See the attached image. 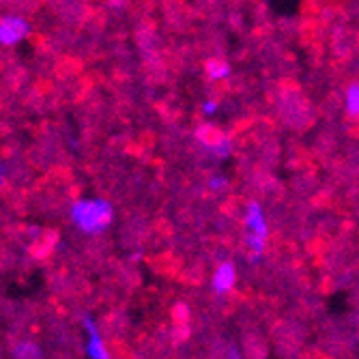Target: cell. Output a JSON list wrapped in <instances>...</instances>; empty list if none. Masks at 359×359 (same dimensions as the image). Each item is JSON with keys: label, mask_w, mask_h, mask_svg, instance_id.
Masks as SVG:
<instances>
[{"label": "cell", "mask_w": 359, "mask_h": 359, "mask_svg": "<svg viewBox=\"0 0 359 359\" xmlns=\"http://www.w3.org/2000/svg\"><path fill=\"white\" fill-rule=\"evenodd\" d=\"M69 219L82 235L97 237L110 228L114 207L106 198H78L69 209Z\"/></svg>", "instance_id": "6da1fadb"}, {"label": "cell", "mask_w": 359, "mask_h": 359, "mask_svg": "<svg viewBox=\"0 0 359 359\" xmlns=\"http://www.w3.org/2000/svg\"><path fill=\"white\" fill-rule=\"evenodd\" d=\"M243 226H245V248L250 252V258L256 263V260L265 256L267 243H269V224H267L265 209L260 207V203L250 201L245 205Z\"/></svg>", "instance_id": "7a4b0ae2"}, {"label": "cell", "mask_w": 359, "mask_h": 359, "mask_svg": "<svg viewBox=\"0 0 359 359\" xmlns=\"http://www.w3.org/2000/svg\"><path fill=\"white\" fill-rule=\"evenodd\" d=\"M194 138L198 144H203V149L209 153V157H213L215 161H226L228 157H233L235 153V142L233 138L219 132V129H213L211 125H198L194 132Z\"/></svg>", "instance_id": "3957f363"}, {"label": "cell", "mask_w": 359, "mask_h": 359, "mask_svg": "<svg viewBox=\"0 0 359 359\" xmlns=\"http://www.w3.org/2000/svg\"><path fill=\"white\" fill-rule=\"evenodd\" d=\"M32 26L26 18L22 15H5L3 22H0V43L5 48L18 46L24 39L30 37Z\"/></svg>", "instance_id": "277c9868"}, {"label": "cell", "mask_w": 359, "mask_h": 359, "mask_svg": "<svg viewBox=\"0 0 359 359\" xmlns=\"http://www.w3.org/2000/svg\"><path fill=\"white\" fill-rule=\"evenodd\" d=\"M82 330L86 334V355L90 359H108L110 357V351H108V344L104 340V336L100 334V327H97V323L93 316H82Z\"/></svg>", "instance_id": "5b68a950"}, {"label": "cell", "mask_w": 359, "mask_h": 359, "mask_svg": "<svg viewBox=\"0 0 359 359\" xmlns=\"http://www.w3.org/2000/svg\"><path fill=\"white\" fill-rule=\"evenodd\" d=\"M237 267L233 260H224L219 263L213 271V278H211V286H213V292L215 295H228V292H233L235 286H237Z\"/></svg>", "instance_id": "8992f818"}, {"label": "cell", "mask_w": 359, "mask_h": 359, "mask_svg": "<svg viewBox=\"0 0 359 359\" xmlns=\"http://www.w3.org/2000/svg\"><path fill=\"white\" fill-rule=\"evenodd\" d=\"M205 72H207V78L213 80V82H222L226 80L228 76H231V65H228L226 60H219V58H213V60H207L205 65Z\"/></svg>", "instance_id": "52a82bcc"}, {"label": "cell", "mask_w": 359, "mask_h": 359, "mask_svg": "<svg viewBox=\"0 0 359 359\" xmlns=\"http://www.w3.org/2000/svg\"><path fill=\"white\" fill-rule=\"evenodd\" d=\"M344 110L348 116H359V80L351 82L344 90Z\"/></svg>", "instance_id": "ba28073f"}, {"label": "cell", "mask_w": 359, "mask_h": 359, "mask_svg": "<svg viewBox=\"0 0 359 359\" xmlns=\"http://www.w3.org/2000/svg\"><path fill=\"white\" fill-rule=\"evenodd\" d=\"M13 355H15V357H20V359H28V357H41V355H43V351H41V348H37V344H35V342H20V344L15 346Z\"/></svg>", "instance_id": "9c48e42d"}, {"label": "cell", "mask_w": 359, "mask_h": 359, "mask_svg": "<svg viewBox=\"0 0 359 359\" xmlns=\"http://www.w3.org/2000/svg\"><path fill=\"white\" fill-rule=\"evenodd\" d=\"M228 185V179L224 177V175H213L209 181H207V187L211 189V191H219V189H224Z\"/></svg>", "instance_id": "30bf717a"}, {"label": "cell", "mask_w": 359, "mask_h": 359, "mask_svg": "<svg viewBox=\"0 0 359 359\" xmlns=\"http://www.w3.org/2000/svg\"><path fill=\"white\" fill-rule=\"evenodd\" d=\"M217 110H219V102H215V100L203 102V114L205 116H213V114H217Z\"/></svg>", "instance_id": "8fae6325"}, {"label": "cell", "mask_w": 359, "mask_h": 359, "mask_svg": "<svg viewBox=\"0 0 359 359\" xmlns=\"http://www.w3.org/2000/svg\"><path fill=\"white\" fill-rule=\"evenodd\" d=\"M177 318H187V308H183V306H177V314H175Z\"/></svg>", "instance_id": "7c38bea8"}]
</instances>
